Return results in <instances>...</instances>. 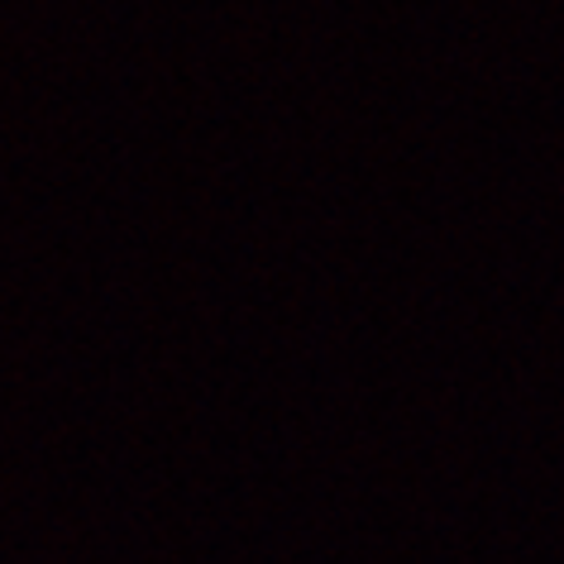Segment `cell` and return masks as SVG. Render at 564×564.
<instances>
[]
</instances>
